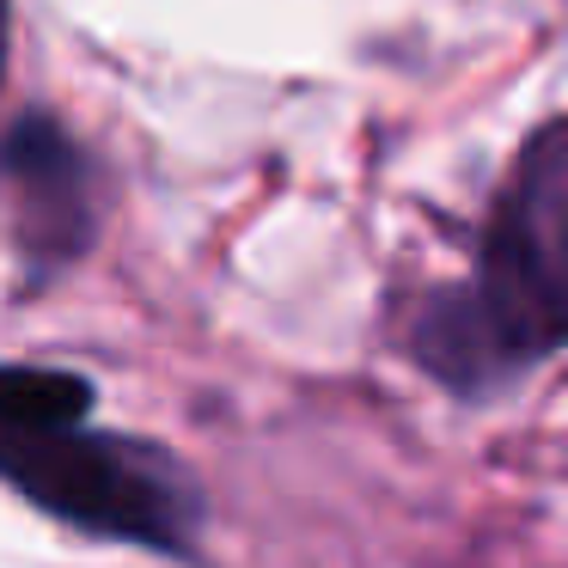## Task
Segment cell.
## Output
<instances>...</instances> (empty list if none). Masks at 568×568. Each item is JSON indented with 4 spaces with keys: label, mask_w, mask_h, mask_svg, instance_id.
<instances>
[{
    "label": "cell",
    "mask_w": 568,
    "mask_h": 568,
    "mask_svg": "<svg viewBox=\"0 0 568 568\" xmlns=\"http://www.w3.org/2000/svg\"><path fill=\"white\" fill-rule=\"evenodd\" d=\"M7 477L19 495L50 507L55 519L99 538L123 544H184L190 526L202 519L196 483L141 440H116V434H87V428H43L19 434L7 428V453H0Z\"/></svg>",
    "instance_id": "cell-1"
},
{
    "label": "cell",
    "mask_w": 568,
    "mask_h": 568,
    "mask_svg": "<svg viewBox=\"0 0 568 568\" xmlns=\"http://www.w3.org/2000/svg\"><path fill=\"white\" fill-rule=\"evenodd\" d=\"M92 409L87 379L74 373H50V367H13L0 379V416L19 434H43V428H80Z\"/></svg>",
    "instance_id": "cell-3"
},
{
    "label": "cell",
    "mask_w": 568,
    "mask_h": 568,
    "mask_svg": "<svg viewBox=\"0 0 568 568\" xmlns=\"http://www.w3.org/2000/svg\"><path fill=\"white\" fill-rule=\"evenodd\" d=\"M7 184H13V221L19 245L43 257H68L92 233V202H87V165L74 141L50 116H19L7 135Z\"/></svg>",
    "instance_id": "cell-2"
}]
</instances>
